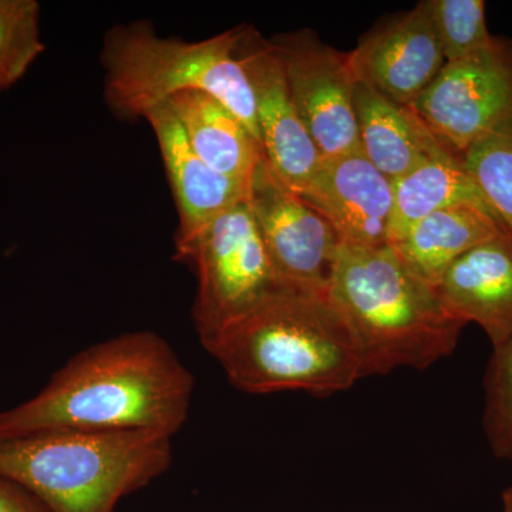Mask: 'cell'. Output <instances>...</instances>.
Returning a JSON list of instances; mask_svg holds the SVG:
<instances>
[{
    "mask_svg": "<svg viewBox=\"0 0 512 512\" xmlns=\"http://www.w3.org/2000/svg\"><path fill=\"white\" fill-rule=\"evenodd\" d=\"M195 379L151 330L73 356L28 402L0 413V439L42 431L150 430L174 437L190 416Z\"/></svg>",
    "mask_w": 512,
    "mask_h": 512,
    "instance_id": "obj_1",
    "label": "cell"
},
{
    "mask_svg": "<svg viewBox=\"0 0 512 512\" xmlns=\"http://www.w3.org/2000/svg\"><path fill=\"white\" fill-rule=\"evenodd\" d=\"M202 346L245 393L332 396L362 379L355 333L329 291L278 289Z\"/></svg>",
    "mask_w": 512,
    "mask_h": 512,
    "instance_id": "obj_2",
    "label": "cell"
},
{
    "mask_svg": "<svg viewBox=\"0 0 512 512\" xmlns=\"http://www.w3.org/2000/svg\"><path fill=\"white\" fill-rule=\"evenodd\" d=\"M329 293L355 333L363 377L426 370L453 355L464 323L448 315L434 286L413 274L390 245H342Z\"/></svg>",
    "mask_w": 512,
    "mask_h": 512,
    "instance_id": "obj_3",
    "label": "cell"
},
{
    "mask_svg": "<svg viewBox=\"0 0 512 512\" xmlns=\"http://www.w3.org/2000/svg\"><path fill=\"white\" fill-rule=\"evenodd\" d=\"M173 437L150 430H55L0 439V476L50 512H113L173 464Z\"/></svg>",
    "mask_w": 512,
    "mask_h": 512,
    "instance_id": "obj_4",
    "label": "cell"
},
{
    "mask_svg": "<svg viewBox=\"0 0 512 512\" xmlns=\"http://www.w3.org/2000/svg\"><path fill=\"white\" fill-rule=\"evenodd\" d=\"M242 29L187 42L158 35L147 20L113 26L101 47L110 110L124 120L144 119L175 94L197 90L221 101L259 141L254 92L235 52Z\"/></svg>",
    "mask_w": 512,
    "mask_h": 512,
    "instance_id": "obj_5",
    "label": "cell"
},
{
    "mask_svg": "<svg viewBox=\"0 0 512 512\" xmlns=\"http://www.w3.org/2000/svg\"><path fill=\"white\" fill-rule=\"evenodd\" d=\"M175 258L197 275L192 320L201 343L282 288L248 201L218 215Z\"/></svg>",
    "mask_w": 512,
    "mask_h": 512,
    "instance_id": "obj_6",
    "label": "cell"
},
{
    "mask_svg": "<svg viewBox=\"0 0 512 512\" xmlns=\"http://www.w3.org/2000/svg\"><path fill=\"white\" fill-rule=\"evenodd\" d=\"M413 109L440 143L463 157L484 138L512 130V37L444 64Z\"/></svg>",
    "mask_w": 512,
    "mask_h": 512,
    "instance_id": "obj_7",
    "label": "cell"
},
{
    "mask_svg": "<svg viewBox=\"0 0 512 512\" xmlns=\"http://www.w3.org/2000/svg\"><path fill=\"white\" fill-rule=\"evenodd\" d=\"M248 204L282 288L328 292L342 247L338 232L276 177L265 158L252 175Z\"/></svg>",
    "mask_w": 512,
    "mask_h": 512,
    "instance_id": "obj_8",
    "label": "cell"
},
{
    "mask_svg": "<svg viewBox=\"0 0 512 512\" xmlns=\"http://www.w3.org/2000/svg\"><path fill=\"white\" fill-rule=\"evenodd\" d=\"M284 64L286 82L303 126L322 158L360 150L355 93L348 53L325 45L311 29L271 40Z\"/></svg>",
    "mask_w": 512,
    "mask_h": 512,
    "instance_id": "obj_9",
    "label": "cell"
},
{
    "mask_svg": "<svg viewBox=\"0 0 512 512\" xmlns=\"http://www.w3.org/2000/svg\"><path fill=\"white\" fill-rule=\"evenodd\" d=\"M235 52L254 92L265 161L286 187L301 194L322 156L293 104L278 50L258 30L244 26Z\"/></svg>",
    "mask_w": 512,
    "mask_h": 512,
    "instance_id": "obj_10",
    "label": "cell"
},
{
    "mask_svg": "<svg viewBox=\"0 0 512 512\" xmlns=\"http://www.w3.org/2000/svg\"><path fill=\"white\" fill-rule=\"evenodd\" d=\"M348 60L357 83L413 107L446 64L429 0L382 20L359 40Z\"/></svg>",
    "mask_w": 512,
    "mask_h": 512,
    "instance_id": "obj_11",
    "label": "cell"
},
{
    "mask_svg": "<svg viewBox=\"0 0 512 512\" xmlns=\"http://www.w3.org/2000/svg\"><path fill=\"white\" fill-rule=\"evenodd\" d=\"M298 195L332 224L342 245H389L393 183L362 151L322 158L308 187Z\"/></svg>",
    "mask_w": 512,
    "mask_h": 512,
    "instance_id": "obj_12",
    "label": "cell"
},
{
    "mask_svg": "<svg viewBox=\"0 0 512 512\" xmlns=\"http://www.w3.org/2000/svg\"><path fill=\"white\" fill-rule=\"evenodd\" d=\"M178 210L175 256L192 244L218 215L248 201L249 185L238 183L208 167L192 150L181 124L165 104L148 111Z\"/></svg>",
    "mask_w": 512,
    "mask_h": 512,
    "instance_id": "obj_13",
    "label": "cell"
},
{
    "mask_svg": "<svg viewBox=\"0 0 512 512\" xmlns=\"http://www.w3.org/2000/svg\"><path fill=\"white\" fill-rule=\"evenodd\" d=\"M448 315L477 323L493 349L512 340V235L488 239L457 259L434 286Z\"/></svg>",
    "mask_w": 512,
    "mask_h": 512,
    "instance_id": "obj_14",
    "label": "cell"
},
{
    "mask_svg": "<svg viewBox=\"0 0 512 512\" xmlns=\"http://www.w3.org/2000/svg\"><path fill=\"white\" fill-rule=\"evenodd\" d=\"M355 111L360 151L392 183L450 150L413 107L394 103L365 84L357 83Z\"/></svg>",
    "mask_w": 512,
    "mask_h": 512,
    "instance_id": "obj_15",
    "label": "cell"
},
{
    "mask_svg": "<svg viewBox=\"0 0 512 512\" xmlns=\"http://www.w3.org/2000/svg\"><path fill=\"white\" fill-rule=\"evenodd\" d=\"M198 157L218 174L251 184L264 158L261 144L241 120L210 94L190 90L165 103Z\"/></svg>",
    "mask_w": 512,
    "mask_h": 512,
    "instance_id": "obj_16",
    "label": "cell"
},
{
    "mask_svg": "<svg viewBox=\"0 0 512 512\" xmlns=\"http://www.w3.org/2000/svg\"><path fill=\"white\" fill-rule=\"evenodd\" d=\"M504 231L490 212L457 205L424 218L390 247L413 274L436 286L460 256Z\"/></svg>",
    "mask_w": 512,
    "mask_h": 512,
    "instance_id": "obj_17",
    "label": "cell"
},
{
    "mask_svg": "<svg viewBox=\"0 0 512 512\" xmlns=\"http://www.w3.org/2000/svg\"><path fill=\"white\" fill-rule=\"evenodd\" d=\"M457 205H473L495 215L468 173L463 157L444 150L394 181L389 245L400 241L414 225L434 212Z\"/></svg>",
    "mask_w": 512,
    "mask_h": 512,
    "instance_id": "obj_18",
    "label": "cell"
},
{
    "mask_svg": "<svg viewBox=\"0 0 512 512\" xmlns=\"http://www.w3.org/2000/svg\"><path fill=\"white\" fill-rule=\"evenodd\" d=\"M36 0H0V92L18 83L45 52Z\"/></svg>",
    "mask_w": 512,
    "mask_h": 512,
    "instance_id": "obj_19",
    "label": "cell"
},
{
    "mask_svg": "<svg viewBox=\"0 0 512 512\" xmlns=\"http://www.w3.org/2000/svg\"><path fill=\"white\" fill-rule=\"evenodd\" d=\"M463 161L491 210L512 235V130L474 144Z\"/></svg>",
    "mask_w": 512,
    "mask_h": 512,
    "instance_id": "obj_20",
    "label": "cell"
},
{
    "mask_svg": "<svg viewBox=\"0 0 512 512\" xmlns=\"http://www.w3.org/2000/svg\"><path fill=\"white\" fill-rule=\"evenodd\" d=\"M446 63L484 49L493 39L485 22L484 0H429Z\"/></svg>",
    "mask_w": 512,
    "mask_h": 512,
    "instance_id": "obj_21",
    "label": "cell"
},
{
    "mask_svg": "<svg viewBox=\"0 0 512 512\" xmlns=\"http://www.w3.org/2000/svg\"><path fill=\"white\" fill-rule=\"evenodd\" d=\"M483 426L495 457L512 461V340L493 349L484 375Z\"/></svg>",
    "mask_w": 512,
    "mask_h": 512,
    "instance_id": "obj_22",
    "label": "cell"
},
{
    "mask_svg": "<svg viewBox=\"0 0 512 512\" xmlns=\"http://www.w3.org/2000/svg\"><path fill=\"white\" fill-rule=\"evenodd\" d=\"M0 512H50L23 485L0 476Z\"/></svg>",
    "mask_w": 512,
    "mask_h": 512,
    "instance_id": "obj_23",
    "label": "cell"
},
{
    "mask_svg": "<svg viewBox=\"0 0 512 512\" xmlns=\"http://www.w3.org/2000/svg\"><path fill=\"white\" fill-rule=\"evenodd\" d=\"M503 512H512V485L503 493Z\"/></svg>",
    "mask_w": 512,
    "mask_h": 512,
    "instance_id": "obj_24",
    "label": "cell"
}]
</instances>
